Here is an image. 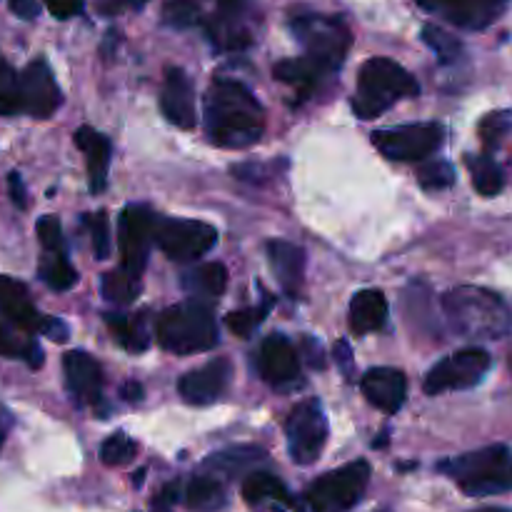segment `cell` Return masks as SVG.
Here are the masks:
<instances>
[{
    "instance_id": "cell-1",
    "label": "cell",
    "mask_w": 512,
    "mask_h": 512,
    "mask_svg": "<svg viewBox=\"0 0 512 512\" xmlns=\"http://www.w3.org/2000/svg\"><path fill=\"white\" fill-rule=\"evenodd\" d=\"M203 123L218 148H250L265 130V110L243 83L218 78L205 93Z\"/></svg>"
},
{
    "instance_id": "cell-2",
    "label": "cell",
    "mask_w": 512,
    "mask_h": 512,
    "mask_svg": "<svg viewBox=\"0 0 512 512\" xmlns=\"http://www.w3.org/2000/svg\"><path fill=\"white\" fill-rule=\"evenodd\" d=\"M443 310L450 328L465 338L495 340L512 328V315L505 300L475 285L450 290L443 298Z\"/></svg>"
},
{
    "instance_id": "cell-3",
    "label": "cell",
    "mask_w": 512,
    "mask_h": 512,
    "mask_svg": "<svg viewBox=\"0 0 512 512\" xmlns=\"http://www.w3.org/2000/svg\"><path fill=\"white\" fill-rule=\"evenodd\" d=\"M438 468L470 498H490L512 490V450L505 445L473 450L460 458L445 460Z\"/></svg>"
},
{
    "instance_id": "cell-4",
    "label": "cell",
    "mask_w": 512,
    "mask_h": 512,
    "mask_svg": "<svg viewBox=\"0 0 512 512\" xmlns=\"http://www.w3.org/2000/svg\"><path fill=\"white\" fill-rule=\"evenodd\" d=\"M420 85L408 70L390 58H370L360 68L358 93L353 98V110L358 118L373 120L393 108L395 100L413 98Z\"/></svg>"
},
{
    "instance_id": "cell-5",
    "label": "cell",
    "mask_w": 512,
    "mask_h": 512,
    "mask_svg": "<svg viewBox=\"0 0 512 512\" xmlns=\"http://www.w3.org/2000/svg\"><path fill=\"white\" fill-rule=\"evenodd\" d=\"M160 348L175 355L208 353L218 345V320L203 303H180L165 310L155 325Z\"/></svg>"
},
{
    "instance_id": "cell-6",
    "label": "cell",
    "mask_w": 512,
    "mask_h": 512,
    "mask_svg": "<svg viewBox=\"0 0 512 512\" xmlns=\"http://www.w3.org/2000/svg\"><path fill=\"white\" fill-rule=\"evenodd\" d=\"M295 38L303 43L305 58L313 60L325 75L343 65L350 48V30L343 20L325 15H300L293 23Z\"/></svg>"
},
{
    "instance_id": "cell-7",
    "label": "cell",
    "mask_w": 512,
    "mask_h": 512,
    "mask_svg": "<svg viewBox=\"0 0 512 512\" xmlns=\"http://www.w3.org/2000/svg\"><path fill=\"white\" fill-rule=\"evenodd\" d=\"M370 483V465L365 460L343 465L315 480L305 493L313 512H348L365 495Z\"/></svg>"
},
{
    "instance_id": "cell-8",
    "label": "cell",
    "mask_w": 512,
    "mask_h": 512,
    "mask_svg": "<svg viewBox=\"0 0 512 512\" xmlns=\"http://www.w3.org/2000/svg\"><path fill=\"white\" fill-rule=\"evenodd\" d=\"M155 245L170 260H198L218 245V230L203 220L160 218L155 228Z\"/></svg>"
},
{
    "instance_id": "cell-9",
    "label": "cell",
    "mask_w": 512,
    "mask_h": 512,
    "mask_svg": "<svg viewBox=\"0 0 512 512\" xmlns=\"http://www.w3.org/2000/svg\"><path fill=\"white\" fill-rule=\"evenodd\" d=\"M443 125L440 123H410L398 128L375 130L373 145L390 160L400 163H420L443 143Z\"/></svg>"
},
{
    "instance_id": "cell-10",
    "label": "cell",
    "mask_w": 512,
    "mask_h": 512,
    "mask_svg": "<svg viewBox=\"0 0 512 512\" xmlns=\"http://www.w3.org/2000/svg\"><path fill=\"white\" fill-rule=\"evenodd\" d=\"M288 453L298 465H313L328 443V418L318 400H303L295 405L285 423Z\"/></svg>"
},
{
    "instance_id": "cell-11",
    "label": "cell",
    "mask_w": 512,
    "mask_h": 512,
    "mask_svg": "<svg viewBox=\"0 0 512 512\" xmlns=\"http://www.w3.org/2000/svg\"><path fill=\"white\" fill-rule=\"evenodd\" d=\"M490 355L483 348H463L458 353L440 360L425 378L423 390L428 395L448 393V390H468L475 388L485 373L490 370Z\"/></svg>"
},
{
    "instance_id": "cell-12",
    "label": "cell",
    "mask_w": 512,
    "mask_h": 512,
    "mask_svg": "<svg viewBox=\"0 0 512 512\" xmlns=\"http://www.w3.org/2000/svg\"><path fill=\"white\" fill-rule=\"evenodd\" d=\"M155 228H158V218L145 205H128L120 215L118 240L120 255H123V270L138 275V278L143 275L150 248L155 243Z\"/></svg>"
},
{
    "instance_id": "cell-13",
    "label": "cell",
    "mask_w": 512,
    "mask_h": 512,
    "mask_svg": "<svg viewBox=\"0 0 512 512\" xmlns=\"http://www.w3.org/2000/svg\"><path fill=\"white\" fill-rule=\"evenodd\" d=\"M63 103L55 75L45 60H33L28 68L20 73V113H28L33 118H50Z\"/></svg>"
},
{
    "instance_id": "cell-14",
    "label": "cell",
    "mask_w": 512,
    "mask_h": 512,
    "mask_svg": "<svg viewBox=\"0 0 512 512\" xmlns=\"http://www.w3.org/2000/svg\"><path fill=\"white\" fill-rule=\"evenodd\" d=\"M160 110L165 120L175 128L190 130L198 123V110H195V88L183 68L165 70L163 90H160Z\"/></svg>"
},
{
    "instance_id": "cell-15",
    "label": "cell",
    "mask_w": 512,
    "mask_h": 512,
    "mask_svg": "<svg viewBox=\"0 0 512 512\" xmlns=\"http://www.w3.org/2000/svg\"><path fill=\"white\" fill-rule=\"evenodd\" d=\"M233 378V363L228 358L210 360L198 370H190L180 378L178 393L190 405H210L228 390Z\"/></svg>"
},
{
    "instance_id": "cell-16",
    "label": "cell",
    "mask_w": 512,
    "mask_h": 512,
    "mask_svg": "<svg viewBox=\"0 0 512 512\" xmlns=\"http://www.w3.org/2000/svg\"><path fill=\"white\" fill-rule=\"evenodd\" d=\"M65 385L80 405H98L103 400V370L98 360L83 350H70L63 355Z\"/></svg>"
},
{
    "instance_id": "cell-17",
    "label": "cell",
    "mask_w": 512,
    "mask_h": 512,
    "mask_svg": "<svg viewBox=\"0 0 512 512\" xmlns=\"http://www.w3.org/2000/svg\"><path fill=\"white\" fill-rule=\"evenodd\" d=\"M360 390L373 408L395 415L408 398V380L398 368H373L360 380Z\"/></svg>"
},
{
    "instance_id": "cell-18",
    "label": "cell",
    "mask_w": 512,
    "mask_h": 512,
    "mask_svg": "<svg viewBox=\"0 0 512 512\" xmlns=\"http://www.w3.org/2000/svg\"><path fill=\"white\" fill-rule=\"evenodd\" d=\"M260 373L268 383L273 385H285L293 383L298 378L300 370V355L295 350V345L290 343L285 335H268L260 345Z\"/></svg>"
},
{
    "instance_id": "cell-19",
    "label": "cell",
    "mask_w": 512,
    "mask_h": 512,
    "mask_svg": "<svg viewBox=\"0 0 512 512\" xmlns=\"http://www.w3.org/2000/svg\"><path fill=\"white\" fill-rule=\"evenodd\" d=\"M0 315L23 328L25 333H40V325L45 320L30 303L25 285L13 278H5V275H0Z\"/></svg>"
},
{
    "instance_id": "cell-20",
    "label": "cell",
    "mask_w": 512,
    "mask_h": 512,
    "mask_svg": "<svg viewBox=\"0 0 512 512\" xmlns=\"http://www.w3.org/2000/svg\"><path fill=\"white\" fill-rule=\"evenodd\" d=\"M268 260L280 288L288 295H298L305 278V250L288 240H273L268 245Z\"/></svg>"
},
{
    "instance_id": "cell-21",
    "label": "cell",
    "mask_w": 512,
    "mask_h": 512,
    "mask_svg": "<svg viewBox=\"0 0 512 512\" xmlns=\"http://www.w3.org/2000/svg\"><path fill=\"white\" fill-rule=\"evenodd\" d=\"M75 145L85 153L88 158V178H90V193H103L108 185V168H110V155H113V145L105 138L103 133L93 128H78L75 130Z\"/></svg>"
},
{
    "instance_id": "cell-22",
    "label": "cell",
    "mask_w": 512,
    "mask_h": 512,
    "mask_svg": "<svg viewBox=\"0 0 512 512\" xmlns=\"http://www.w3.org/2000/svg\"><path fill=\"white\" fill-rule=\"evenodd\" d=\"M388 320V300L380 290H360L350 300L348 323L355 335H368L380 330Z\"/></svg>"
},
{
    "instance_id": "cell-23",
    "label": "cell",
    "mask_w": 512,
    "mask_h": 512,
    "mask_svg": "<svg viewBox=\"0 0 512 512\" xmlns=\"http://www.w3.org/2000/svg\"><path fill=\"white\" fill-rule=\"evenodd\" d=\"M430 13H440L460 28H483L493 20L495 8L485 0H418Z\"/></svg>"
},
{
    "instance_id": "cell-24",
    "label": "cell",
    "mask_w": 512,
    "mask_h": 512,
    "mask_svg": "<svg viewBox=\"0 0 512 512\" xmlns=\"http://www.w3.org/2000/svg\"><path fill=\"white\" fill-rule=\"evenodd\" d=\"M183 288L193 298H220L228 288V270L220 263H203L183 273Z\"/></svg>"
},
{
    "instance_id": "cell-25",
    "label": "cell",
    "mask_w": 512,
    "mask_h": 512,
    "mask_svg": "<svg viewBox=\"0 0 512 512\" xmlns=\"http://www.w3.org/2000/svg\"><path fill=\"white\" fill-rule=\"evenodd\" d=\"M0 355L3 358L28 360L30 368H40V363H43V350H40V345L30 338V333H25L23 328L10 323L3 315H0Z\"/></svg>"
},
{
    "instance_id": "cell-26",
    "label": "cell",
    "mask_w": 512,
    "mask_h": 512,
    "mask_svg": "<svg viewBox=\"0 0 512 512\" xmlns=\"http://www.w3.org/2000/svg\"><path fill=\"white\" fill-rule=\"evenodd\" d=\"M105 323H108V328L113 330L115 340H118L128 353H145V350H148L150 333L143 315L138 318V315L108 313L105 315Z\"/></svg>"
},
{
    "instance_id": "cell-27",
    "label": "cell",
    "mask_w": 512,
    "mask_h": 512,
    "mask_svg": "<svg viewBox=\"0 0 512 512\" xmlns=\"http://www.w3.org/2000/svg\"><path fill=\"white\" fill-rule=\"evenodd\" d=\"M185 503L193 512H218L225 508V490L218 478L200 475V478L190 480L185 488Z\"/></svg>"
},
{
    "instance_id": "cell-28",
    "label": "cell",
    "mask_w": 512,
    "mask_h": 512,
    "mask_svg": "<svg viewBox=\"0 0 512 512\" xmlns=\"http://www.w3.org/2000/svg\"><path fill=\"white\" fill-rule=\"evenodd\" d=\"M323 75H325L323 70H320L318 65L308 58L283 60V63L275 65V78L283 80V83H288V85H293V88H298L303 95L310 93V90L320 83V78H323Z\"/></svg>"
},
{
    "instance_id": "cell-29",
    "label": "cell",
    "mask_w": 512,
    "mask_h": 512,
    "mask_svg": "<svg viewBox=\"0 0 512 512\" xmlns=\"http://www.w3.org/2000/svg\"><path fill=\"white\" fill-rule=\"evenodd\" d=\"M143 285H140L138 275L128 273V270H113V273H105L103 280H100V293H103L105 300L115 305H128L133 303L140 295Z\"/></svg>"
},
{
    "instance_id": "cell-30",
    "label": "cell",
    "mask_w": 512,
    "mask_h": 512,
    "mask_svg": "<svg viewBox=\"0 0 512 512\" xmlns=\"http://www.w3.org/2000/svg\"><path fill=\"white\" fill-rule=\"evenodd\" d=\"M468 168L473 175V185L480 195L493 198L503 190V173H500L498 163L490 155H468Z\"/></svg>"
},
{
    "instance_id": "cell-31",
    "label": "cell",
    "mask_w": 512,
    "mask_h": 512,
    "mask_svg": "<svg viewBox=\"0 0 512 512\" xmlns=\"http://www.w3.org/2000/svg\"><path fill=\"white\" fill-rule=\"evenodd\" d=\"M243 498L248 500L250 505L265 503V500H275V503H288L290 495L288 488L280 483L275 475L270 473H253L243 483Z\"/></svg>"
},
{
    "instance_id": "cell-32",
    "label": "cell",
    "mask_w": 512,
    "mask_h": 512,
    "mask_svg": "<svg viewBox=\"0 0 512 512\" xmlns=\"http://www.w3.org/2000/svg\"><path fill=\"white\" fill-rule=\"evenodd\" d=\"M40 278H43V283L50 290H58V293L70 290L78 283V273H75V268L68 263V258L63 253L50 255V258H45L40 263Z\"/></svg>"
},
{
    "instance_id": "cell-33",
    "label": "cell",
    "mask_w": 512,
    "mask_h": 512,
    "mask_svg": "<svg viewBox=\"0 0 512 512\" xmlns=\"http://www.w3.org/2000/svg\"><path fill=\"white\" fill-rule=\"evenodd\" d=\"M20 113V75L0 55V115Z\"/></svg>"
},
{
    "instance_id": "cell-34",
    "label": "cell",
    "mask_w": 512,
    "mask_h": 512,
    "mask_svg": "<svg viewBox=\"0 0 512 512\" xmlns=\"http://www.w3.org/2000/svg\"><path fill=\"white\" fill-rule=\"evenodd\" d=\"M138 453V443L128 433H113L100 445V458L105 465H128Z\"/></svg>"
},
{
    "instance_id": "cell-35",
    "label": "cell",
    "mask_w": 512,
    "mask_h": 512,
    "mask_svg": "<svg viewBox=\"0 0 512 512\" xmlns=\"http://www.w3.org/2000/svg\"><path fill=\"white\" fill-rule=\"evenodd\" d=\"M85 228L90 233V243H93V253L98 260H108L113 243H110V223L108 215L100 210V213H90L83 218Z\"/></svg>"
},
{
    "instance_id": "cell-36",
    "label": "cell",
    "mask_w": 512,
    "mask_h": 512,
    "mask_svg": "<svg viewBox=\"0 0 512 512\" xmlns=\"http://www.w3.org/2000/svg\"><path fill=\"white\" fill-rule=\"evenodd\" d=\"M418 183L425 190H445L455 183L453 165L445 160H428L418 168Z\"/></svg>"
},
{
    "instance_id": "cell-37",
    "label": "cell",
    "mask_w": 512,
    "mask_h": 512,
    "mask_svg": "<svg viewBox=\"0 0 512 512\" xmlns=\"http://www.w3.org/2000/svg\"><path fill=\"white\" fill-rule=\"evenodd\" d=\"M423 40L430 45V48H433V53L438 55L443 63H453V60L460 55V48H463L458 38H453L448 30L438 28V25H425Z\"/></svg>"
},
{
    "instance_id": "cell-38",
    "label": "cell",
    "mask_w": 512,
    "mask_h": 512,
    "mask_svg": "<svg viewBox=\"0 0 512 512\" xmlns=\"http://www.w3.org/2000/svg\"><path fill=\"white\" fill-rule=\"evenodd\" d=\"M270 308V300L263 305V308H243V310H233V313L228 315V328L233 330L238 338H245L248 340L250 335L255 333V330L260 328V323L265 320V313H268Z\"/></svg>"
},
{
    "instance_id": "cell-39",
    "label": "cell",
    "mask_w": 512,
    "mask_h": 512,
    "mask_svg": "<svg viewBox=\"0 0 512 512\" xmlns=\"http://www.w3.org/2000/svg\"><path fill=\"white\" fill-rule=\"evenodd\" d=\"M200 8L195 0H168L163 8V23L173 28H190L198 23Z\"/></svg>"
},
{
    "instance_id": "cell-40",
    "label": "cell",
    "mask_w": 512,
    "mask_h": 512,
    "mask_svg": "<svg viewBox=\"0 0 512 512\" xmlns=\"http://www.w3.org/2000/svg\"><path fill=\"white\" fill-rule=\"evenodd\" d=\"M260 450H228V453H218V455H210V460L205 463V468H215V470H228L230 475L235 473L238 468H243V465L253 463L255 458L260 460Z\"/></svg>"
},
{
    "instance_id": "cell-41",
    "label": "cell",
    "mask_w": 512,
    "mask_h": 512,
    "mask_svg": "<svg viewBox=\"0 0 512 512\" xmlns=\"http://www.w3.org/2000/svg\"><path fill=\"white\" fill-rule=\"evenodd\" d=\"M35 233H38L40 245L48 253H60L63 250V228H60V220L55 215H43L38 225H35Z\"/></svg>"
},
{
    "instance_id": "cell-42",
    "label": "cell",
    "mask_w": 512,
    "mask_h": 512,
    "mask_svg": "<svg viewBox=\"0 0 512 512\" xmlns=\"http://www.w3.org/2000/svg\"><path fill=\"white\" fill-rule=\"evenodd\" d=\"M505 128H508V118H505V115H488V118L483 120V125H480L483 143L488 145V148H493L495 140L505 133Z\"/></svg>"
},
{
    "instance_id": "cell-43",
    "label": "cell",
    "mask_w": 512,
    "mask_h": 512,
    "mask_svg": "<svg viewBox=\"0 0 512 512\" xmlns=\"http://www.w3.org/2000/svg\"><path fill=\"white\" fill-rule=\"evenodd\" d=\"M45 8L55 15V18L65 20L73 18L83 10V0H45Z\"/></svg>"
},
{
    "instance_id": "cell-44",
    "label": "cell",
    "mask_w": 512,
    "mask_h": 512,
    "mask_svg": "<svg viewBox=\"0 0 512 512\" xmlns=\"http://www.w3.org/2000/svg\"><path fill=\"white\" fill-rule=\"evenodd\" d=\"M8 193H10V200L15 203V208L20 210L28 208V190H25L23 178H20L18 173L8 175Z\"/></svg>"
},
{
    "instance_id": "cell-45",
    "label": "cell",
    "mask_w": 512,
    "mask_h": 512,
    "mask_svg": "<svg viewBox=\"0 0 512 512\" xmlns=\"http://www.w3.org/2000/svg\"><path fill=\"white\" fill-rule=\"evenodd\" d=\"M40 333H43L45 338L55 340V343H63V340H68L70 330L60 318H45L43 325H40Z\"/></svg>"
},
{
    "instance_id": "cell-46",
    "label": "cell",
    "mask_w": 512,
    "mask_h": 512,
    "mask_svg": "<svg viewBox=\"0 0 512 512\" xmlns=\"http://www.w3.org/2000/svg\"><path fill=\"white\" fill-rule=\"evenodd\" d=\"M335 360H338V365H340V370H343L345 378L353 380V375H355L353 350H350V345L345 343V340H338V345H335Z\"/></svg>"
},
{
    "instance_id": "cell-47",
    "label": "cell",
    "mask_w": 512,
    "mask_h": 512,
    "mask_svg": "<svg viewBox=\"0 0 512 512\" xmlns=\"http://www.w3.org/2000/svg\"><path fill=\"white\" fill-rule=\"evenodd\" d=\"M10 10H13L18 18L33 20V18H38L40 5H38V0H10Z\"/></svg>"
},
{
    "instance_id": "cell-48",
    "label": "cell",
    "mask_w": 512,
    "mask_h": 512,
    "mask_svg": "<svg viewBox=\"0 0 512 512\" xmlns=\"http://www.w3.org/2000/svg\"><path fill=\"white\" fill-rule=\"evenodd\" d=\"M178 500V485H165L163 493L155 500L153 512H173V503Z\"/></svg>"
},
{
    "instance_id": "cell-49",
    "label": "cell",
    "mask_w": 512,
    "mask_h": 512,
    "mask_svg": "<svg viewBox=\"0 0 512 512\" xmlns=\"http://www.w3.org/2000/svg\"><path fill=\"white\" fill-rule=\"evenodd\" d=\"M120 393H123V400H128V403H140V400H143V385L135 383V380H128V383L120 388Z\"/></svg>"
},
{
    "instance_id": "cell-50",
    "label": "cell",
    "mask_w": 512,
    "mask_h": 512,
    "mask_svg": "<svg viewBox=\"0 0 512 512\" xmlns=\"http://www.w3.org/2000/svg\"><path fill=\"white\" fill-rule=\"evenodd\" d=\"M10 428H13V415H10V410L5 408V405H0V448H3Z\"/></svg>"
},
{
    "instance_id": "cell-51",
    "label": "cell",
    "mask_w": 512,
    "mask_h": 512,
    "mask_svg": "<svg viewBox=\"0 0 512 512\" xmlns=\"http://www.w3.org/2000/svg\"><path fill=\"white\" fill-rule=\"evenodd\" d=\"M305 348H310V358H308V363L313 365V368H325L323 353H320V348L315 350V343H313V338H305Z\"/></svg>"
},
{
    "instance_id": "cell-52",
    "label": "cell",
    "mask_w": 512,
    "mask_h": 512,
    "mask_svg": "<svg viewBox=\"0 0 512 512\" xmlns=\"http://www.w3.org/2000/svg\"><path fill=\"white\" fill-rule=\"evenodd\" d=\"M485 3H488L490 8H500V5H503L505 0H485Z\"/></svg>"
},
{
    "instance_id": "cell-53",
    "label": "cell",
    "mask_w": 512,
    "mask_h": 512,
    "mask_svg": "<svg viewBox=\"0 0 512 512\" xmlns=\"http://www.w3.org/2000/svg\"><path fill=\"white\" fill-rule=\"evenodd\" d=\"M143 475H145V470H140V473H135V480H133V483H135V485L143 483Z\"/></svg>"
},
{
    "instance_id": "cell-54",
    "label": "cell",
    "mask_w": 512,
    "mask_h": 512,
    "mask_svg": "<svg viewBox=\"0 0 512 512\" xmlns=\"http://www.w3.org/2000/svg\"><path fill=\"white\" fill-rule=\"evenodd\" d=\"M475 512H510V510H505V508H483V510H475Z\"/></svg>"
}]
</instances>
